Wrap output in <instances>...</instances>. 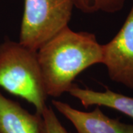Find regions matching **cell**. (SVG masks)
<instances>
[{
	"mask_svg": "<svg viewBox=\"0 0 133 133\" xmlns=\"http://www.w3.org/2000/svg\"><path fill=\"white\" fill-rule=\"evenodd\" d=\"M37 58L47 95L59 97L81 72L102 64V45L95 34L66 27L38 49Z\"/></svg>",
	"mask_w": 133,
	"mask_h": 133,
	"instance_id": "1",
	"label": "cell"
},
{
	"mask_svg": "<svg viewBox=\"0 0 133 133\" xmlns=\"http://www.w3.org/2000/svg\"><path fill=\"white\" fill-rule=\"evenodd\" d=\"M0 87L32 104L42 115L47 107L37 51L7 40L0 44Z\"/></svg>",
	"mask_w": 133,
	"mask_h": 133,
	"instance_id": "2",
	"label": "cell"
},
{
	"mask_svg": "<svg viewBox=\"0 0 133 133\" xmlns=\"http://www.w3.org/2000/svg\"><path fill=\"white\" fill-rule=\"evenodd\" d=\"M73 8L72 0H24L19 42L37 51L68 27Z\"/></svg>",
	"mask_w": 133,
	"mask_h": 133,
	"instance_id": "3",
	"label": "cell"
},
{
	"mask_svg": "<svg viewBox=\"0 0 133 133\" xmlns=\"http://www.w3.org/2000/svg\"><path fill=\"white\" fill-rule=\"evenodd\" d=\"M102 64L111 80L133 89V2L118 33L102 45Z\"/></svg>",
	"mask_w": 133,
	"mask_h": 133,
	"instance_id": "4",
	"label": "cell"
},
{
	"mask_svg": "<svg viewBox=\"0 0 133 133\" xmlns=\"http://www.w3.org/2000/svg\"><path fill=\"white\" fill-rule=\"evenodd\" d=\"M52 104L71 122L78 133H133V124L109 118L100 107H96L91 112H83L60 101L52 100Z\"/></svg>",
	"mask_w": 133,
	"mask_h": 133,
	"instance_id": "5",
	"label": "cell"
},
{
	"mask_svg": "<svg viewBox=\"0 0 133 133\" xmlns=\"http://www.w3.org/2000/svg\"><path fill=\"white\" fill-rule=\"evenodd\" d=\"M42 115L31 114L0 91V133H42Z\"/></svg>",
	"mask_w": 133,
	"mask_h": 133,
	"instance_id": "6",
	"label": "cell"
},
{
	"mask_svg": "<svg viewBox=\"0 0 133 133\" xmlns=\"http://www.w3.org/2000/svg\"><path fill=\"white\" fill-rule=\"evenodd\" d=\"M67 92L79 100L85 108L90 106H104L119 111L133 119V97L115 92L108 88L104 92H99L81 88L76 84L72 86Z\"/></svg>",
	"mask_w": 133,
	"mask_h": 133,
	"instance_id": "7",
	"label": "cell"
},
{
	"mask_svg": "<svg viewBox=\"0 0 133 133\" xmlns=\"http://www.w3.org/2000/svg\"><path fill=\"white\" fill-rule=\"evenodd\" d=\"M74 7L84 14H114L124 8L127 0H72Z\"/></svg>",
	"mask_w": 133,
	"mask_h": 133,
	"instance_id": "8",
	"label": "cell"
},
{
	"mask_svg": "<svg viewBox=\"0 0 133 133\" xmlns=\"http://www.w3.org/2000/svg\"><path fill=\"white\" fill-rule=\"evenodd\" d=\"M42 133H70L60 122L51 107H46L42 113Z\"/></svg>",
	"mask_w": 133,
	"mask_h": 133,
	"instance_id": "9",
	"label": "cell"
}]
</instances>
